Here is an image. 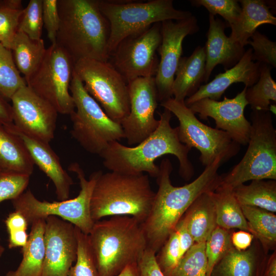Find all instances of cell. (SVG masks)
Here are the masks:
<instances>
[{"label":"cell","instance_id":"obj_1","mask_svg":"<svg viewBox=\"0 0 276 276\" xmlns=\"http://www.w3.org/2000/svg\"><path fill=\"white\" fill-rule=\"evenodd\" d=\"M222 163L220 158L216 159L194 181L175 187L170 178L171 162L168 158L162 160L156 177L158 190L149 214L142 223L147 248L157 253L196 199L218 188L223 177L218 172Z\"/></svg>","mask_w":276,"mask_h":276},{"label":"cell","instance_id":"obj_2","mask_svg":"<svg viewBox=\"0 0 276 276\" xmlns=\"http://www.w3.org/2000/svg\"><path fill=\"white\" fill-rule=\"evenodd\" d=\"M158 125L147 138L134 147H128L114 141L110 143L100 156L103 164L111 172L137 175L145 172L156 177L159 167L155 164L158 158L166 154L173 155L179 162V174L189 180L194 173L189 158L191 149L182 144L177 129L170 124L172 113L164 108L159 113Z\"/></svg>","mask_w":276,"mask_h":276},{"label":"cell","instance_id":"obj_3","mask_svg":"<svg viewBox=\"0 0 276 276\" xmlns=\"http://www.w3.org/2000/svg\"><path fill=\"white\" fill-rule=\"evenodd\" d=\"M60 18L56 43L75 63L89 59L107 61L110 25L98 0H58Z\"/></svg>","mask_w":276,"mask_h":276},{"label":"cell","instance_id":"obj_4","mask_svg":"<svg viewBox=\"0 0 276 276\" xmlns=\"http://www.w3.org/2000/svg\"><path fill=\"white\" fill-rule=\"evenodd\" d=\"M88 240L98 276H117L147 247L142 223L125 215L96 221Z\"/></svg>","mask_w":276,"mask_h":276},{"label":"cell","instance_id":"obj_5","mask_svg":"<svg viewBox=\"0 0 276 276\" xmlns=\"http://www.w3.org/2000/svg\"><path fill=\"white\" fill-rule=\"evenodd\" d=\"M155 193L148 175L101 171L95 183L90 203L95 222L107 216L133 217L142 223L150 211Z\"/></svg>","mask_w":276,"mask_h":276},{"label":"cell","instance_id":"obj_6","mask_svg":"<svg viewBox=\"0 0 276 276\" xmlns=\"http://www.w3.org/2000/svg\"><path fill=\"white\" fill-rule=\"evenodd\" d=\"M248 148L240 162L223 175L219 187L232 190L253 180L276 179V130L270 111L252 110Z\"/></svg>","mask_w":276,"mask_h":276},{"label":"cell","instance_id":"obj_7","mask_svg":"<svg viewBox=\"0 0 276 276\" xmlns=\"http://www.w3.org/2000/svg\"><path fill=\"white\" fill-rule=\"evenodd\" d=\"M101 12L110 25L108 42L109 55L125 38L140 32L153 24L165 20H179L192 15L188 11L176 9L172 0L146 2L98 0Z\"/></svg>","mask_w":276,"mask_h":276},{"label":"cell","instance_id":"obj_8","mask_svg":"<svg viewBox=\"0 0 276 276\" xmlns=\"http://www.w3.org/2000/svg\"><path fill=\"white\" fill-rule=\"evenodd\" d=\"M68 170L76 174L80 190L73 199L50 202L40 201L28 190L12 200L15 211L21 214L28 224L49 216L59 217L73 224L82 233L88 235L95 222L90 215V203L93 191L101 170L94 172L87 180L83 169L77 163H73Z\"/></svg>","mask_w":276,"mask_h":276},{"label":"cell","instance_id":"obj_9","mask_svg":"<svg viewBox=\"0 0 276 276\" xmlns=\"http://www.w3.org/2000/svg\"><path fill=\"white\" fill-rule=\"evenodd\" d=\"M70 91L76 108L70 114L71 133L83 148L100 155L110 143L125 138L121 124L106 114L74 71Z\"/></svg>","mask_w":276,"mask_h":276},{"label":"cell","instance_id":"obj_10","mask_svg":"<svg viewBox=\"0 0 276 276\" xmlns=\"http://www.w3.org/2000/svg\"><path fill=\"white\" fill-rule=\"evenodd\" d=\"M177 118L176 127L180 142L191 149L200 152L199 159L205 167L219 158L224 163L236 155L240 145L235 142L226 132L210 127L200 121L185 105L173 97L160 103Z\"/></svg>","mask_w":276,"mask_h":276},{"label":"cell","instance_id":"obj_11","mask_svg":"<svg viewBox=\"0 0 276 276\" xmlns=\"http://www.w3.org/2000/svg\"><path fill=\"white\" fill-rule=\"evenodd\" d=\"M74 71L106 114L120 124L129 113L130 102L128 83L120 73L108 61L89 59L76 62Z\"/></svg>","mask_w":276,"mask_h":276},{"label":"cell","instance_id":"obj_12","mask_svg":"<svg viewBox=\"0 0 276 276\" xmlns=\"http://www.w3.org/2000/svg\"><path fill=\"white\" fill-rule=\"evenodd\" d=\"M74 63L69 55L56 43L47 50L37 69L27 85L53 106L58 113L70 114L75 110L70 91Z\"/></svg>","mask_w":276,"mask_h":276},{"label":"cell","instance_id":"obj_13","mask_svg":"<svg viewBox=\"0 0 276 276\" xmlns=\"http://www.w3.org/2000/svg\"><path fill=\"white\" fill-rule=\"evenodd\" d=\"M161 41V22L155 23L121 41L109 60L127 83L139 77H155Z\"/></svg>","mask_w":276,"mask_h":276},{"label":"cell","instance_id":"obj_14","mask_svg":"<svg viewBox=\"0 0 276 276\" xmlns=\"http://www.w3.org/2000/svg\"><path fill=\"white\" fill-rule=\"evenodd\" d=\"M198 30L197 19L193 15L179 20L161 22L162 41L157 50L160 59L154 77L160 103L173 97L172 86L181 58L184 38Z\"/></svg>","mask_w":276,"mask_h":276},{"label":"cell","instance_id":"obj_15","mask_svg":"<svg viewBox=\"0 0 276 276\" xmlns=\"http://www.w3.org/2000/svg\"><path fill=\"white\" fill-rule=\"evenodd\" d=\"M129 114L121 122L125 138L130 145L138 144L157 128L159 120L154 113L158 95L154 77H139L128 83Z\"/></svg>","mask_w":276,"mask_h":276},{"label":"cell","instance_id":"obj_16","mask_svg":"<svg viewBox=\"0 0 276 276\" xmlns=\"http://www.w3.org/2000/svg\"><path fill=\"white\" fill-rule=\"evenodd\" d=\"M13 123L19 130L49 143L54 139L58 112L27 85L12 96Z\"/></svg>","mask_w":276,"mask_h":276},{"label":"cell","instance_id":"obj_17","mask_svg":"<svg viewBox=\"0 0 276 276\" xmlns=\"http://www.w3.org/2000/svg\"><path fill=\"white\" fill-rule=\"evenodd\" d=\"M247 87L230 99L224 97L222 101L204 98L187 106L195 114L203 120L211 118L215 120L216 128L227 132L236 143L241 145L248 144L251 124L244 116L248 105L245 98Z\"/></svg>","mask_w":276,"mask_h":276},{"label":"cell","instance_id":"obj_18","mask_svg":"<svg viewBox=\"0 0 276 276\" xmlns=\"http://www.w3.org/2000/svg\"><path fill=\"white\" fill-rule=\"evenodd\" d=\"M45 256L41 276H68L77 255L75 226L59 217L46 219Z\"/></svg>","mask_w":276,"mask_h":276},{"label":"cell","instance_id":"obj_19","mask_svg":"<svg viewBox=\"0 0 276 276\" xmlns=\"http://www.w3.org/2000/svg\"><path fill=\"white\" fill-rule=\"evenodd\" d=\"M4 127L21 139L34 165L52 181L57 199L59 201L68 199L73 180L62 167L59 158L49 144L25 133L13 123Z\"/></svg>","mask_w":276,"mask_h":276},{"label":"cell","instance_id":"obj_20","mask_svg":"<svg viewBox=\"0 0 276 276\" xmlns=\"http://www.w3.org/2000/svg\"><path fill=\"white\" fill-rule=\"evenodd\" d=\"M260 65V63L253 61L252 49H248L235 65L217 75L213 80L201 85L196 93L187 98L185 105L187 106L204 98L218 101L234 83L242 82L247 87L252 86L259 79Z\"/></svg>","mask_w":276,"mask_h":276},{"label":"cell","instance_id":"obj_21","mask_svg":"<svg viewBox=\"0 0 276 276\" xmlns=\"http://www.w3.org/2000/svg\"><path fill=\"white\" fill-rule=\"evenodd\" d=\"M209 28L207 40L204 47L205 53V73L204 82L206 83L211 74L218 65L225 70L235 65L243 56L244 47L232 40L225 32V24L215 16L209 14Z\"/></svg>","mask_w":276,"mask_h":276},{"label":"cell","instance_id":"obj_22","mask_svg":"<svg viewBox=\"0 0 276 276\" xmlns=\"http://www.w3.org/2000/svg\"><path fill=\"white\" fill-rule=\"evenodd\" d=\"M205 73V53L204 47L198 46L189 57H181L175 73L172 86L173 97L180 102L196 93Z\"/></svg>","mask_w":276,"mask_h":276},{"label":"cell","instance_id":"obj_23","mask_svg":"<svg viewBox=\"0 0 276 276\" xmlns=\"http://www.w3.org/2000/svg\"><path fill=\"white\" fill-rule=\"evenodd\" d=\"M241 7V15L231 27L229 38L244 47L248 44L257 29L263 24L276 25V17L270 10L271 5L263 0L238 1Z\"/></svg>","mask_w":276,"mask_h":276},{"label":"cell","instance_id":"obj_24","mask_svg":"<svg viewBox=\"0 0 276 276\" xmlns=\"http://www.w3.org/2000/svg\"><path fill=\"white\" fill-rule=\"evenodd\" d=\"M26 246L21 249L22 259L15 270L8 271L6 276H41L45 256V219L37 220L31 224Z\"/></svg>","mask_w":276,"mask_h":276},{"label":"cell","instance_id":"obj_25","mask_svg":"<svg viewBox=\"0 0 276 276\" xmlns=\"http://www.w3.org/2000/svg\"><path fill=\"white\" fill-rule=\"evenodd\" d=\"M34 164L21 139L0 124V172L31 176Z\"/></svg>","mask_w":276,"mask_h":276},{"label":"cell","instance_id":"obj_26","mask_svg":"<svg viewBox=\"0 0 276 276\" xmlns=\"http://www.w3.org/2000/svg\"><path fill=\"white\" fill-rule=\"evenodd\" d=\"M213 191L201 195L188 209L184 218L195 242H206L217 226Z\"/></svg>","mask_w":276,"mask_h":276},{"label":"cell","instance_id":"obj_27","mask_svg":"<svg viewBox=\"0 0 276 276\" xmlns=\"http://www.w3.org/2000/svg\"><path fill=\"white\" fill-rule=\"evenodd\" d=\"M44 40H34L18 31L12 42V51L15 64L26 82L37 69L46 52Z\"/></svg>","mask_w":276,"mask_h":276},{"label":"cell","instance_id":"obj_28","mask_svg":"<svg viewBox=\"0 0 276 276\" xmlns=\"http://www.w3.org/2000/svg\"><path fill=\"white\" fill-rule=\"evenodd\" d=\"M240 205L259 208L276 212L275 180H253L248 185L241 184L232 190Z\"/></svg>","mask_w":276,"mask_h":276},{"label":"cell","instance_id":"obj_29","mask_svg":"<svg viewBox=\"0 0 276 276\" xmlns=\"http://www.w3.org/2000/svg\"><path fill=\"white\" fill-rule=\"evenodd\" d=\"M212 196L217 226L226 230L239 228L249 232L241 205L232 190L218 187L212 192Z\"/></svg>","mask_w":276,"mask_h":276},{"label":"cell","instance_id":"obj_30","mask_svg":"<svg viewBox=\"0 0 276 276\" xmlns=\"http://www.w3.org/2000/svg\"><path fill=\"white\" fill-rule=\"evenodd\" d=\"M249 232L257 238L264 246L270 248L276 242V216L259 208L241 205Z\"/></svg>","mask_w":276,"mask_h":276},{"label":"cell","instance_id":"obj_31","mask_svg":"<svg viewBox=\"0 0 276 276\" xmlns=\"http://www.w3.org/2000/svg\"><path fill=\"white\" fill-rule=\"evenodd\" d=\"M256 271L254 254L232 247L217 264L211 276H255Z\"/></svg>","mask_w":276,"mask_h":276},{"label":"cell","instance_id":"obj_32","mask_svg":"<svg viewBox=\"0 0 276 276\" xmlns=\"http://www.w3.org/2000/svg\"><path fill=\"white\" fill-rule=\"evenodd\" d=\"M272 67L260 63L258 81L247 87L245 98L252 110L270 111L271 101L276 102V83L271 75Z\"/></svg>","mask_w":276,"mask_h":276},{"label":"cell","instance_id":"obj_33","mask_svg":"<svg viewBox=\"0 0 276 276\" xmlns=\"http://www.w3.org/2000/svg\"><path fill=\"white\" fill-rule=\"evenodd\" d=\"M26 85L15 64L12 51L0 44V95L9 101L17 90Z\"/></svg>","mask_w":276,"mask_h":276},{"label":"cell","instance_id":"obj_34","mask_svg":"<svg viewBox=\"0 0 276 276\" xmlns=\"http://www.w3.org/2000/svg\"><path fill=\"white\" fill-rule=\"evenodd\" d=\"M24 9L20 0H0V42L10 50Z\"/></svg>","mask_w":276,"mask_h":276},{"label":"cell","instance_id":"obj_35","mask_svg":"<svg viewBox=\"0 0 276 276\" xmlns=\"http://www.w3.org/2000/svg\"><path fill=\"white\" fill-rule=\"evenodd\" d=\"M206 270L205 242L195 243L170 276H206Z\"/></svg>","mask_w":276,"mask_h":276},{"label":"cell","instance_id":"obj_36","mask_svg":"<svg viewBox=\"0 0 276 276\" xmlns=\"http://www.w3.org/2000/svg\"><path fill=\"white\" fill-rule=\"evenodd\" d=\"M232 247L231 236L227 230L217 226L205 242L206 276L212 275L217 264Z\"/></svg>","mask_w":276,"mask_h":276},{"label":"cell","instance_id":"obj_37","mask_svg":"<svg viewBox=\"0 0 276 276\" xmlns=\"http://www.w3.org/2000/svg\"><path fill=\"white\" fill-rule=\"evenodd\" d=\"M75 229L78 244L77 259L68 276H98L89 245L88 235L76 226Z\"/></svg>","mask_w":276,"mask_h":276},{"label":"cell","instance_id":"obj_38","mask_svg":"<svg viewBox=\"0 0 276 276\" xmlns=\"http://www.w3.org/2000/svg\"><path fill=\"white\" fill-rule=\"evenodd\" d=\"M42 0H30L24 8L18 31L34 40L41 39L42 27Z\"/></svg>","mask_w":276,"mask_h":276},{"label":"cell","instance_id":"obj_39","mask_svg":"<svg viewBox=\"0 0 276 276\" xmlns=\"http://www.w3.org/2000/svg\"><path fill=\"white\" fill-rule=\"evenodd\" d=\"M157 252L155 258L159 268L165 276H170L183 256L175 229Z\"/></svg>","mask_w":276,"mask_h":276},{"label":"cell","instance_id":"obj_40","mask_svg":"<svg viewBox=\"0 0 276 276\" xmlns=\"http://www.w3.org/2000/svg\"><path fill=\"white\" fill-rule=\"evenodd\" d=\"M192 6L203 7L210 14L222 16L231 27L239 19L241 13V7L236 0H191Z\"/></svg>","mask_w":276,"mask_h":276},{"label":"cell","instance_id":"obj_41","mask_svg":"<svg viewBox=\"0 0 276 276\" xmlns=\"http://www.w3.org/2000/svg\"><path fill=\"white\" fill-rule=\"evenodd\" d=\"M248 44L252 47V60L260 63L276 67V42L258 31L252 35Z\"/></svg>","mask_w":276,"mask_h":276},{"label":"cell","instance_id":"obj_42","mask_svg":"<svg viewBox=\"0 0 276 276\" xmlns=\"http://www.w3.org/2000/svg\"><path fill=\"white\" fill-rule=\"evenodd\" d=\"M8 233V247H25L28 240L27 234L28 223L19 212L14 211L10 213L5 220Z\"/></svg>","mask_w":276,"mask_h":276},{"label":"cell","instance_id":"obj_43","mask_svg":"<svg viewBox=\"0 0 276 276\" xmlns=\"http://www.w3.org/2000/svg\"><path fill=\"white\" fill-rule=\"evenodd\" d=\"M30 176L12 172H0V203L13 200L26 189Z\"/></svg>","mask_w":276,"mask_h":276},{"label":"cell","instance_id":"obj_44","mask_svg":"<svg viewBox=\"0 0 276 276\" xmlns=\"http://www.w3.org/2000/svg\"><path fill=\"white\" fill-rule=\"evenodd\" d=\"M58 0H42L43 25L51 44H55L60 24Z\"/></svg>","mask_w":276,"mask_h":276},{"label":"cell","instance_id":"obj_45","mask_svg":"<svg viewBox=\"0 0 276 276\" xmlns=\"http://www.w3.org/2000/svg\"><path fill=\"white\" fill-rule=\"evenodd\" d=\"M155 255L147 247L137 262L139 276H165L156 262Z\"/></svg>","mask_w":276,"mask_h":276},{"label":"cell","instance_id":"obj_46","mask_svg":"<svg viewBox=\"0 0 276 276\" xmlns=\"http://www.w3.org/2000/svg\"><path fill=\"white\" fill-rule=\"evenodd\" d=\"M175 229L179 238L180 250L183 256L195 242L188 229L186 219L182 217L177 223Z\"/></svg>","mask_w":276,"mask_h":276},{"label":"cell","instance_id":"obj_47","mask_svg":"<svg viewBox=\"0 0 276 276\" xmlns=\"http://www.w3.org/2000/svg\"><path fill=\"white\" fill-rule=\"evenodd\" d=\"M254 236L248 232L241 230L231 236L232 245L238 250H245L250 245Z\"/></svg>","mask_w":276,"mask_h":276},{"label":"cell","instance_id":"obj_48","mask_svg":"<svg viewBox=\"0 0 276 276\" xmlns=\"http://www.w3.org/2000/svg\"><path fill=\"white\" fill-rule=\"evenodd\" d=\"M13 123L11 105L0 95V124L7 126Z\"/></svg>","mask_w":276,"mask_h":276},{"label":"cell","instance_id":"obj_49","mask_svg":"<svg viewBox=\"0 0 276 276\" xmlns=\"http://www.w3.org/2000/svg\"><path fill=\"white\" fill-rule=\"evenodd\" d=\"M117 276H139L137 263L128 265Z\"/></svg>","mask_w":276,"mask_h":276},{"label":"cell","instance_id":"obj_50","mask_svg":"<svg viewBox=\"0 0 276 276\" xmlns=\"http://www.w3.org/2000/svg\"><path fill=\"white\" fill-rule=\"evenodd\" d=\"M264 276H276V258L274 256L269 261Z\"/></svg>","mask_w":276,"mask_h":276},{"label":"cell","instance_id":"obj_51","mask_svg":"<svg viewBox=\"0 0 276 276\" xmlns=\"http://www.w3.org/2000/svg\"><path fill=\"white\" fill-rule=\"evenodd\" d=\"M4 251H5V248L1 245V239H0V257L2 256Z\"/></svg>","mask_w":276,"mask_h":276},{"label":"cell","instance_id":"obj_52","mask_svg":"<svg viewBox=\"0 0 276 276\" xmlns=\"http://www.w3.org/2000/svg\"><path fill=\"white\" fill-rule=\"evenodd\" d=\"M0 44H1V42H0Z\"/></svg>","mask_w":276,"mask_h":276}]
</instances>
